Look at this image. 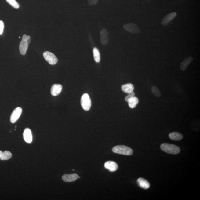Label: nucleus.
Here are the masks:
<instances>
[{
    "instance_id": "1",
    "label": "nucleus",
    "mask_w": 200,
    "mask_h": 200,
    "mask_svg": "<svg viewBox=\"0 0 200 200\" xmlns=\"http://www.w3.org/2000/svg\"><path fill=\"white\" fill-rule=\"evenodd\" d=\"M161 148L164 152L170 154H177L180 152V147L173 144L163 143L161 145Z\"/></svg>"
},
{
    "instance_id": "2",
    "label": "nucleus",
    "mask_w": 200,
    "mask_h": 200,
    "mask_svg": "<svg viewBox=\"0 0 200 200\" xmlns=\"http://www.w3.org/2000/svg\"><path fill=\"white\" fill-rule=\"evenodd\" d=\"M112 151L116 154L125 155H131L133 154V149L125 145H117L113 148Z\"/></svg>"
},
{
    "instance_id": "3",
    "label": "nucleus",
    "mask_w": 200,
    "mask_h": 200,
    "mask_svg": "<svg viewBox=\"0 0 200 200\" xmlns=\"http://www.w3.org/2000/svg\"><path fill=\"white\" fill-rule=\"evenodd\" d=\"M81 105L84 110L88 111L91 107V101L88 93L83 94L81 98Z\"/></svg>"
},
{
    "instance_id": "4",
    "label": "nucleus",
    "mask_w": 200,
    "mask_h": 200,
    "mask_svg": "<svg viewBox=\"0 0 200 200\" xmlns=\"http://www.w3.org/2000/svg\"><path fill=\"white\" fill-rule=\"evenodd\" d=\"M45 60L51 65H54L58 62V59L56 56L51 52L46 51L43 53Z\"/></svg>"
},
{
    "instance_id": "5",
    "label": "nucleus",
    "mask_w": 200,
    "mask_h": 200,
    "mask_svg": "<svg viewBox=\"0 0 200 200\" xmlns=\"http://www.w3.org/2000/svg\"><path fill=\"white\" fill-rule=\"evenodd\" d=\"M123 28L128 32L134 34H138L140 32V29L136 24L132 23L125 24L123 26Z\"/></svg>"
},
{
    "instance_id": "6",
    "label": "nucleus",
    "mask_w": 200,
    "mask_h": 200,
    "mask_svg": "<svg viewBox=\"0 0 200 200\" xmlns=\"http://www.w3.org/2000/svg\"><path fill=\"white\" fill-rule=\"evenodd\" d=\"M22 111V108L20 107H18L15 109L10 116V122L13 123L16 122L21 115Z\"/></svg>"
},
{
    "instance_id": "7",
    "label": "nucleus",
    "mask_w": 200,
    "mask_h": 200,
    "mask_svg": "<svg viewBox=\"0 0 200 200\" xmlns=\"http://www.w3.org/2000/svg\"><path fill=\"white\" fill-rule=\"evenodd\" d=\"M177 15L175 12L170 13L165 16L161 22L162 25L163 26H167L170 22L173 20Z\"/></svg>"
},
{
    "instance_id": "8",
    "label": "nucleus",
    "mask_w": 200,
    "mask_h": 200,
    "mask_svg": "<svg viewBox=\"0 0 200 200\" xmlns=\"http://www.w3.org/2000/svg\"><path fill=\"white\" fill-rule=\"evenodd\" d=\"M100 42L104 45H106L108 43V33L107 29L104 28L100 32Z\"/></svg>"
},
{
    "instance_id": "9",
    "label": "nucleus",
    "mask_w": 200,
    "mask_h": 200,
    "mask_svg": "<svg viewBox=\"0 0 200 200\" xmlns=\"http://www.w3.org/2000/svg\"><path fill=\"white\" fill-rule=\"evenodd\" d=\"M105 168L110 172L116 171L118 168V165L116 162L113 161H108L104 164Z\"/></svg>"
},
{
    "instance_id": "10",
    "label": "nucleus",
    "mask_w": 200,
    "mask_h": 200,
    "mask_svg": "<svg viewBox=\"0 0 200 200\" xmlns=\"http://www.w3.org/2000/svg\"><path fill=\"white\" fill-rule=\"evenodd\" d=\"M24 138L27 143H31L32 141V136L31 130L28 128H26L23 134Z\"/></svg>"
},
{
    "instance_id": "11",
    "label": "nucleus",
    "mask_w": 200,
    "mask_h": 200,
    "mask_svg": "<svg viewBox=\"0 0 200 200\" xmlns=\"http://www.w3.org/2000/svg\"><path fill=\"white\" fill-rule=\"evenodd\" d=\"M62 89L61 85L60 84H54L51 89V95L53 96H56L61 93Z\"/></svg>"
},
{
    "instance_id": "12",
    "label": "nucleus",
    "mask_w": 200,
    "mask_h": 200,
    "mask_svg": "<svg viewBox=\"0 0 200 200\" xmlns=\"http://www.w3.org/2000/svg\"><path fill=\"white\" fill-rule=\"evenodd\" d=\"M79 178L78 175L76 174H65L62 177V180L65 182H72L77 180Z\"/></svg>"
},
{
    "instance_id": "13",
    "label": "nucleus",
    "mask_w": 200,
    "mask_h": 200,
    "mask_svg": "<svg viewBox=\"0 0 200 200\" xmlns=\"http://www.w3.org/2000/svg\"><path fill=\"white\" fill-rule=\"evenodd\" d=\"M193 58L192 57L189 56L186 58L181 62L180 65V69L182 71H185L187 69V68L191 64V62H192Z\"/></svg>"
},
{
    "instance_id": "14",
    "label": "nucleus",
    "mask_w": 200,
    "mask_h": 200,
    "mask_svg": "<svg viewBox=\"0 0 200 200\" xmlns=\"http://www.w3.org/2000/svg\"><path fill=\"white\" fill-rule=\"evenodd\" d=\"M137 182L139 186L143 189H147L150 187V184L149 182L145 179L139 178L137 180Z\"/></svg>"
},
{
    "instance_id": "15",
    "label": "nucleus",
    "mask_w": 200,
    "mask_h": 200,
    "mask_svg": "<svg viewBox=\"0 0 200 200\" xmlns=\"http://www.w3.org/2000/svg\"><path fill=\"white\" fill-rule=\"evenodd\" d=\"M28 44L27 41L22 40L20 45V50L21 54L22 55H25L26 53L28 47Z\"/></svg>"
},
{
    "instance_id": "16",
    "label": "nucleus",
    "mask_w": 200,
    "mask_h": 200,
    "mask_svg": "<svg viewBox=\"0 0 200 200\" xmlns=\"http://www.w3.org/2000/svg\"><path fill=\"white\" fill-rule=\"evenodd\" d=\"M134 87L132 83H129L123 85L121 86V89L124 93H129L133 92Z\"/></svg>"
},
{
    "instance_id": "17",
    "label": "nucleus",
    "mask_w": 200,
    "mask_h": 200,
    "mask_svg": "<svg viewBox=\"0 0 200 200\" xmlns=\"http://www.w3.org/2000/svg\"><path fill=\"white\" fill-rule=\"evenodd\" d=\"M169 137L171 140L175 141L180 140L183 138L182 135L178 132H173L170 133Z\"/></svg>"
},
{
    "instance_id": "18",
    "label": "nucleus",
    "mask_w": 200,
    "mask_h": 200,
    "mask_svg": "<svg viewBox=\"0 0 200 200\" xmlns=\"http://www.w3.org/2000/svg\"><path fill=\"white\" fill-rule=\"evenodd\" d=\"M128 105L130 108H134L139 103V99L137 97L134 96L128 101Z\"/></svg>"
},
{
    "instance_id": "19",
    "label": "nucleus",
    "mask_w": 200,
    "mask_h": 200,
    "mask_svg": "<svg viewBox=\"0 0 200 200\" xmlns=\"http://www.w3.org/2000/svg\"><path fill=\"white\" fill-rule=\"evenodd\" d=\"M93 54L95 62L97 63L100 62V51L98 48H93Z\"/></svg>"
},
{
    "instance_id": "20",
    "label": "nucleus",
    "mask_w": 200,
    "mask_h": 200,
    "mask_svg": "<svg viewBox=\"0 0 200 200\" xmlns=\"http://www.w3.org/2000/svg\"><path fill=\"white\" fill-rule=\"evenodd\" d=\"M12 155L11 152L9 151H5L4 152H2V155L0 159L1 160H8L9 159L11 158Z\"/></svg>"
},
{
    "instance_id": "21",
    "label": "nucleus",
    "mask_w": 200,
    "mask_h": 200,
    "mask_svg": "<svg viewBox=\"0 0 200 200\" xmlns=\"http://www.w3.org/2000/svg\"><path fill=\"white\" fill-rule=\"evenodd\" d=\"M6 1L7 2L14 8L18 9L20 7V5L16 0H6Z\"/></svg>"
},
{
    "instance_id": "22",
    "label": "nucleus",
    "mask_w": 200,
    "mask_h": 200,
    "mask_svg": "<svg viewBox=\"0 0 200 200\" xmlns=\"http://www.w3.org/2000/svg\"><path fill=\"white\" fill-rule=\"evenodd\" d=\"M153 94L155 96L159 97L161 96V93L158 88L155 86H153L151 89Z\"/></svg>"
},
{
    "instance_id": "23",
    "label": "nucleus",
    "mask_w": 200,
    "mask_h": 200,
    "mask_svg": "<svg viewBox=\"0 0 200 200\" xmlns=\"http://www.w3.org/2000/svg\"><path fill=\"white\" fill-rule=\"evenodd\" d=\"M135 95V93H134L133 92H132V93H128V95L127 96L125 97V100L126 102H128V101L129 100L130 98H133V97Z\"/></svg>"
},
{
    "instance_id": "24",
    "label": "nucleus",
    "mask_w": 200,
    "mask_h": 200,
    "mask_svg": "<svg viewBox=\"0 0 200 200\" xmlns=\"http://www.w3.org/2000/svg\"><path fill=\"white\" fill-rule=\"evenodd\" d=\"M4 28V22L2 20H0V35L3 34Z\"/></svg>"
},
{
    "instance_id": "25",
    "label": "nucleus",
    "mask_w": 200,
    "mask_h": 200,
    "mask_svg": "<svg viewBox=\"0 0 200 200\" xmlns=\"http://www.w3.org/2000/svg\"><path fill=\"white\" fill-rule=\"evenodd\" d=\"M89 4L90 6H93L97 4L98 0H88Z\"/></svg>"
},
{
    "instance_id": "26",
    "label": "nucleus",
    "mask_w": 200,
    "mask_h": 200,
    "mask_svg": "<svg viewBox=\"0 0 200 200\" xmlns=\"http://www.w3.org/2000/svg\"><path fill=\"white\" fill-rule=\"evenodd\" d=\"M31 39L30 36H27L26 34H24L22 37V40L24 41H27V40Z\"/></svg>"
},
{
    "instance_id": "27",
    "label": "nucleus",
    "mask_w": 200,
    "mask_h": 200,
    "mask_svg": "<svg viewBox=\"0 0 200 200\" xmlns=\"http://www.w3.org/2000/svg\"><path fill=\"white\" fill-rule=\"evenodd\" d=\"M27 43H28V44H29V43H30L31 42V39L27 40Z\"/></svg>"
},
{
    "instance_id": "28",
    "label": "nucleus",
    "mask_w": 200,
    "mask_h": 200,
    "mask_svg": "<svg viewBox=\"0 0 200 200\" xmlns=\"http://www.w3.org/2000/svg\"><path fill=\"white\" fill-rule=\"evenodd\" d=\"M2 151H0V158L1 157V156H2Z\"/></svg>"
}]
</instances>
